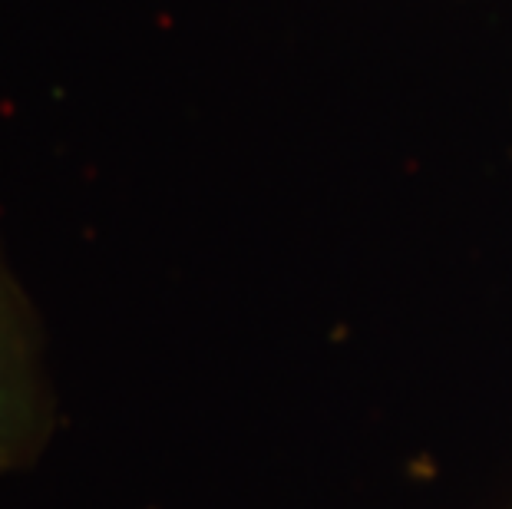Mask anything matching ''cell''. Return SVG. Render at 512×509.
Masks as SVG:
<instances>
[{
	"mask_svg": "<svg viewBox=\"0 0 512 509\" xmlns=\"http://www.w3.org/2000/svg\"><path fill=\"white\" fill-rule=\"evenodd\" d=\"M50 427L53 400L34 308L0 258V473L34 460Z\"/></svg>",
	"mask_w": 512,
	"mask_h": 509,
	"instance_id": "1",
	"label": "cell"
}]
</instances>
